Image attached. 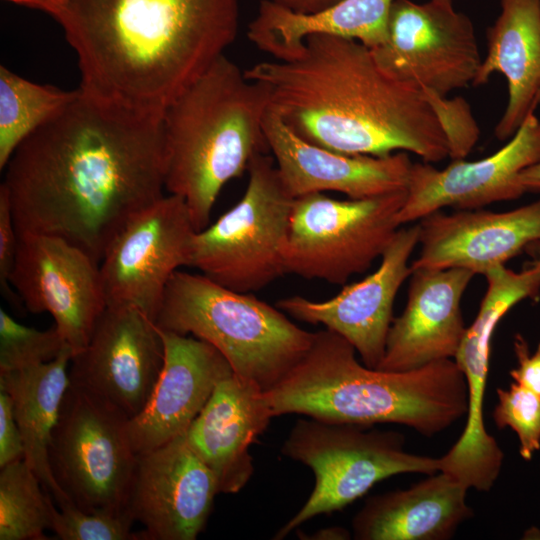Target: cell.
Wrapping results in <instances>:
<instances>
[{
	"instance_id": "cell-39",
	"label": "cell",
	"mask_w": 540,
	"mask_h": 540,
	"mask_svg": "<svg viewBox=\"0 0 540 540\" xmlns=\"http://www.w3.org/2000/svg\"><path fill=\"white\" fill-rule=\"evenodd\" d=\"M438 1H443V2H447V3H452V0H438Z\"/></svg>"
},
{
	"instance_id": "cell-38",
	"label": "cell",
	"mask_w": 540,
	"mask_h": 540,
	"mask_svg": "<svg viewBox=\"0 0 540 540\" xmlns=\"http://www.w3.org/2000/svg\"><path fill=\"white\" fill-rule=\"evenodd\" d=\"M21 5L37 8L51 14L54 18L61 12L67 0H7Z\"/></svg>"
},
{
	"instance_id": "cell-15",
	"label": "cell",
	"mask_w": 540,
	"mask_h": 540,
	"mask_svg": "<svg viewBox=\"0 0 540 540\" xmlns=\"http://www.w3.org/2000/svg\"><path fill=\"white\" fill-rule=\"evenodd\" d=\"M418 223L398 229L379 267L364 279L345 285L330 299L314 301L294 295L276 306L292 318L321 324L353 345L362 363L378 368L393 321L395 297L412 273L409 259L419 244Z\"/></svg>"
},
{
	"instance_id": "cell-31",
	"label": "cell",
	"mask_w": 540,
	"mask_h": 540,
	"mask_svg": "<svg viewBox=\"0 0 540 540\" xmlns=\"http://www.w3.org/2000/svg\"><path fill=\"white\" fill-rule=\"evenodd\" d=\"M498 404L492 417L500 429L510 427L518 436L519 453L530 460L540 449V395L512 382L508 389H497Z\"/></svg>"
},
{
	"instance_id": "cell-4",
	"label": "cell",
	"mask_w": 540,
	"mask_h": 540,
	"mask_svg": "<svg viewBox=\"0 0 540 540\" xmlns=\"http://www.w3.org/2000/svg\"><path fill=\"white\" fill-rule=\"evenodd\" d=\"M356 353L335 332H315L304 357L265 392L273 416L366 427L395 423L431 437L467 415V384L455 360L393 372L361 364Z\"/></svg>"
},
{
	"instance_id": "cell-9",
	"label": "cell",
	"mask_w": 540,
	"mask_h": 540,
	"mask_svg": "<svg viewBox=\"0 0 540 540\" xmlns=\"http://www.w3.org/2000/svg\"><path fill=\"white\" fill-rule=\"evenodd\" d=\"M407 190L337 200L323 193L294 199L283 246L285 273L344 285L381 258L400 227Z\"/></svg>"
},
{
	"instance_id": "cell-16",
	"label": "cell",
	"mask_w": 540,
	"mask_h": 540,
	"mask_svg": "<svg viewBox=\"0 0 540 540\" xmlns=\"http://www.w3.org/2000/svg\"><path fill=\"white\" fill-rule=\"evenodd\" d=\"M217 494L214 474L181 435L138 454L127 509L146 540H195Z\"/></svg>"
},
{
	"instance_id": "cell-23",
	"label": "cell",
	"mask_w": 540,
	"mask_h": 540,
	"mask_svg": "<svg viewBox=\"0 0 540 540\" xmlns=\"http://www.w3.org/2000/svg\"><path fill=\"white\" fill-rule=\"evenodd\" d=\"M494 73L507 80L508 102L494 129L495 137L505 141L540 106V0H500L472 85L488 83Z\"/></svg>"
},
{
	"instance_id": "cell-8",
	"label": "cell",
	"mask_w": 540,
	"mask_h": 540,
	"mask_svg": "<svg viewBox=\"0 0 540 540\" xmlns=\"http://www.w3.org/2000/svg\"><path fill=\"white\" fill-rule=\"evenodd\" d=\"M241 199L192 237L188 266L244 293L258 291L286 274L283 246L294 199L273 156L256 155Z\"/></svg>"
},
{
	"instance_id": "cell-26",
	"label": "cell",
	"mask_w": 540,
	"mask_h": 540,
	"mask_svg": "<svg viewBox=\"0 0 540 540\" xmlns=\"http://www.w3.org/2000/svg\"><path fill=\"white\" fill-rule=\"evenodd\" d=\"M72 351L65 348L54 360L29 368L0 372V389L11 399L24 444V461L59 508L72 505L50 469L49 446L62 401L69 387Z\"/></svg>"
},
{
	"instance_id": "cell-3",
	"label": "cell",
	"mask_w": 540,
	"mask_h": 540,
	"mask_svg": "<svg viewBox=\"0 0 540 540\" xmlns=\"http://www.w3.org/2000/svg\"><path fill=\"white\" fill-rule=\"evenodd\" d=\"M55 19L84 94L162 114L234 42L239 0H67Z\"/></svg>"
},
{
	"instance_id": "cell-20",
	"label": "cell",
	"mask_w": 540,
	"mask_h": 540,
	"mask_svg": "<svg viewBox=\"0 0 540 540\" xmlns=\"http://www.w3.org/2000/svg\"><path fill=\"white\" fill-rule=\"evenodd\" d=\"M418 225L421 248L412 270L457 267L484 275L540 242V198L505 212L439 210Z\"/></svg>"
},
{
	"instance_id": "cell-10",
	"label": "cell",
	"mask_w": 540,
	"mask_h": 540,
	"mask_svg": "<svg viewBox=\"0 0 540 540\" xmlns=\"http://www.w3.org/2000/svg\"><path fill=\"white\" fill-rule=\"evenodd\" d=\"M129 418L116 408L69 384L49 446L54 480L70 503L85 512L122 514L138 454Z\"/></svg>"
},
{
	"instance_id": "cell-19",
	"label": "cell",
	"mask_w": 540,
	"mask_h": 540,
	"mask_svg": "<svg viewBox=\"0 0 540 540\" xmlns=\"http://www.w3.org/2000/svg\"><path fill=\"white\" fill-rule=\"evenodd\" d=\"M157 329L164 346L163 366L145 408L128 423L136 454L184 435L219 382L234 373L209 343Z\"/></svg>"
},
{
	"instance_id": "cell-2",
	"label": "cell",
	"mask_w": 540,
	"mask_h": 540,
	"mask_svg": "<svg viewBox=\"0 0 540 540\" xmlns=\"http://www.w3.org/2000/svg\"><path fill=\"white\" fill-rule=\"evenodd\" d=\"M269 106L302 139L349 155L411 152L427 163L449 157L446 138L420 88L393 78L357 40L315 34L289 61L244 70Z\"/></svg>"
},
{
	"instance_id": "cell-6",
	"label": "cell",
	"mask_w": 540,
	"mask_h": 540,
	"mask_svg": "<svg viewBox=\"0 0 540 540\" xmlns=\"http://www.w3.org/2000/svg\"><path fill=\"white\" fill-rule=\"evenodd\" d=\"M155 324L209 343L235 375L264 392L304 357L315 336L251 293L181 270L167 284Z\"/></svg>"
},
{
	"instance_id": "cell-1",
	"label": "cell",
	"mask_w": 540,
	"mask_h": 540,
	"mask_svg": "<svg viewBox=\"0 0 540 540\" xmlns=\"http://www.w3.org/2000/svg\"><path fill=\"white\" fill-rule=\"evenodd\" d=\"M161 119L79 88L4 168L18 234L60 237L100 264L120 229L164 195Z\"/></svg>"
},
{
	"instance_id": "cell-17",
	"label": "cell",
	"mask_w": 540,
	"mask_h": 540,
	"mask_svg": "<svg viewBox=\"0 0 540 540\" xmlns=\"http://www.w3.org/2000/svg\"><path fill=\"white\" fill-rule=\"evenodd\" d=\"M540 161V119L536 114L490 156L476 161L456 159L444 169L413 163L406 200L398 214L400 225L453 207L475 210L498 201L521 197L519 174Z\"/></svg>"
},
{
	"instance_id": "cell-33",
	"label": "cell",
	"mask_w": 540,
	"mask_h": 540,
	"mask_svg": "<svg viewBox=\"0 0 540 540\" xmlns=\"http://www.w3.org/2000/svg\"><path fill=\"white\" fill-rule=\"evenodd\" d=\"M19 236L14 223L10 200L5 186L0 185V286L11 295L10 277L14 267Z\"/></svg>"
},
{
	"instance_id": "cell-11",
	"label": "cell",
	"mask_w": 540,
	"mask_h": 540,
	"mask_svg": "<svg viewBox=\"0 0 540 540\" xmlns=\"http://www.w3.org/2000/svg\"><path fill=\"white\" fill-rule=\"evenodd\" d=\"M371 52L393 78L443 96L472 85L482 62L472 20L438 0H394L387 39Z\"/></svg>"
},
{
	"instance_id": "cell-7",
	"label": "cell",
	"mask_w": 540,
	"mask_h": 540,
	"mask_svg": "<svg viewBox=\"0 0 540 540\" xmlns=\"http://www.w3.org/2000/svg\"><path fill=\"white\" fill-rule=\"evenodd\" d=\"M367 428L311 417L296 421L281 451L308 466L315 483L304 505L274 539L285 538L315 516L342 510L390 476L440 471L439 458L405 451L402 434Z\"/></svg>"
},
{
	"instance_id": "cell-29",
	"label": "cell",
	"mask_w": 540,
	"mask_h": 540,
	"mask_svg": "<svg viewBox=\"0 0 540 540\" xmlns=\"http://www.w3.org/2000/svg\"><path fill=\"white\" fill-rule=\"evenodd\" d=\"M65 348L69 347L55 325L46 330L25 326L0 308V372L50 362Z\"/></svg>"
},
{
	"instance_id": "cell-25",
	"label": "cell",
	"mask_w": 540,
	"mask_h": 540,
	"mask_svg": "<svg viewBox=\"0 0 540 540\" xmlns=\"http://www.w3.org/2000/svg\"><path fill=\"white\" fill-rule=\"evenodd\" d=\"M394 0H341L314 14H298L267 1H259L247 36L272 59L296 58L307 37L315 34L354 39L370 49L385 43Z\"/></svg>"
},
{
	"instance_id": "cell-22",
	"label": "cell",
	"mask_w": 540,
	"mask_h": 540,
	"mask_svg": "<svg viewBox=\"0 0 540 540\" xmlns=\"http://www.w3.org/2000/svg\"><path fill=\"white\" fill-rule=\"evenodd\" d=\"M273 417L265 392L252 382L233 373L216 386L184 435L219 493H238L248 483L254 473L249 448Z\"/></svg>"
},
{
	"instance_id": "cell-27",
	"label": "cell",
	"mask_w": 540,
	"mask_h": 540,
	"mask_svg": "<svg viewBox=\"0 0 540 540\" xmlns=\"http://www.w3.org/2000/svg\"><path fill=\"white\" fill-rule=\"evenodd\" d=\"M79 93L31 82L0 67V169L17 147Z\"/></svg>"
},
{
	"instance_id": "cell-36",
	"label": "cell",
	"mask_w": 540,
	"mask_h": 540,
	"mask_svg": "<svg viewBox=\"0 0 540 540\" xmlns=\"http://www.w3.org/2000/svg\"><path fill=\"white\" fill-rule=\"evenodd\" d=\"M267 1L298 14H314L341 0H259Z\"/></svg>"
},
{
	"instance_id": "cell-18",
	"label": "cell",
	"mask_w": 540,
	"mask_h": 540,
	"mask_svg": "<svg viewBox=\"0 0 540 540\" xmlns=\"http://www.w3.org/2000/svg\"><path fill=\"white\" fill-rule=\"evenodd\" d=\"M264 133L279 177L293 197L328 191L363 199L406 191L413 162L407 152L349 155L312 144L268 108Z\"/></svg>"
},
{
	"instance_id": "cell-24",
	"label": "cell",
	"mask_w": 540,
	"mask_h": 540,
	"mask_svg": "<svg viewBox=\"0 0 540 540\" xmlns=\"http://www.w3.org/2000/svg\"><path fill=\"white\" fill-rule=\"evenodd\" d=\"M468 488L438 471L407 489L369 497L352 521L358 540H447L473 515Z\"/></svg>"
},
{
	"instance_id": "cell-13",
	"label": "cell",
	"mask_w": 540,
	"mask_h": 540,
	"mask_svg": "<svg viewBox=\"0 0 540 540\" xmlns=\"http://www.w3.org/2000/svg\"><path fill=\"white\" fill-rule=\"evenodd\" d=\"M18 236L10 285L29 312H48L53 317L74 355L88 344L107 306L100 265L60 237L36 233Z\"/></svg>"
},
{
	"instance_id": "cell-32",
	"label": "cell",
	"mask_w": 540,
	"mask_h": 540,
	"mask_svg": "<svg viewBox=\"0 0 540 540\" xmlns=\"http://www.w3.org/2000/svg\"><path fill=\"white\" fill-rule=\"evenodd\" d=\"M421 90L446 138L449 157L452 160L465 159L480 136L468 102L460 96L447 98L430 90Z\"/></svg>"
},
{
	"instance_id": "cell-21",
	"label": "cell",
	"mask_w": 540,
	"mask_h": 540,
	"mask_svg": "<svg viewBox=\"0 0 540 540\" xmlns=\"http://www.w3.org/2000/svg\"><path fill=\"white\" fill-rule=\"evenodd\" d=\"M474 275L457 267L412 270L406 306L392 321L377 369L408 371L453 359L467 328L461 299Z\"/></svg>"
},
{
	"instance_id": "cell-14",
	"label": "cell",
	"mask_w": 540,
	"mask_h": 540,
	"mask_svg": "<svg viewBox=\"0 0 540 540\" xmlns=\"http://www.w3.org/2000/svg\"><path fill=\"white\" fill-rule=\"evenodd\" d=\"M164 362L155 322L132 305H107L88 344L71 358L70 384L130 420L145 408Z\"/></svg>"
},
{
	"instance_id": "cell-34",
	"label": "cell",
	"mask_w": 540,
	"mask_h": 540,
	"mask_svg": "<svg viewBox=\"0 0 540 540\" xmlns=\"http://www.w3.org/2000/svg\"><path fill=\"white\" fill-rule=\"evenodd\" d=\"M24 460V444L9 394L0 389V468Z\"/></svg>"
},
{
	"instance_id": "cell-37",
	"label": "cell",
	"mask_w": 540,
	"mask_h": 540,
	"mask_svg": "<svg viewBox=\"0 0 540 540\" xmlns=\"http://www.w3.org/2000/svg\"><path fill=\"white\" fill-rule=\"evenodd\" d=\"M518 182L525 192H540V161L524 169Z\"/></svg>"
},
{
	"instance_id": "cell-5",
	"label": "cell",
	"mask_w": 540,
	"mask_h": 540,
	"mask_svg": "<svg viewBox=\"0 0 540 540\" xmlns=\"http://www.w3.org/2000/svg\"><path fill=\"white\" fill-rule=\"evenodd\" d=\"M268 108L265 87L222 55L163 111L164 187L185 201L196 231L223 187L269 151Z\"/></svg>"
},
{
	"instance_id": "cell-35",
	"label": "cell",
	"mask_w": 540,
	"mask_h": 540,
	"mask_svg": "<svg viewBox=\"0 0 540 540\" xmlns=\"http://www.w3.org/2000/svg\"><path fill=\"white\" fill-rule=\"evenodd\" d=\"M514 352L518 365L509 374L514 382L540 395V342L531 355L529 345L521 334L514 338Z\"/></svg>"
},
{
	"instance_id": "cell-28",
	"label": "cell",
	"mask_w": 540,
	"mask_h": 540,
	"mask_svg": "<svg viewBox=\"0 0 540 540\" xmlns=\"http://www.w3.org/2000/svg\"><path fill=\"white\" fill-rule=\"evenodd\" d=\"M53 498L24 460L0 468V540H44Z\"/></svg>"
},
{
	"instance_id": "cell-30",
	"label": "cell",
	"mask_w": 540,
	"mask_h": 540,
	"mask_svg": "<svg viewBox=\"0 0 540 540\" xmlns=\"http://www.w3.org/2000/svg\"><path fill=\"white\" fill-rule=\"evenodd\" d=\"M134 522L129 512L91 513L74 505L54 506L51 530L62 540H146L143 530H132Z\"/></svg>"
},
{
	"instance_id": "cell-12",
	"label": "cell",
	"mask_w": 540,
	"mask_h": 540,
	"mask_svg": "<svg viewBox=\"0 0 540 540\" xmlns=\"http://www.w3.org/2000/svg\"><path fill=\"white\" fill-rule=\"evenodd\" d=\"M195 232L185 201L172 194L132 217L99 264L107 305L135 306L155 322L169 280L188 266Z\"/></svg>"
}]
</instances>
